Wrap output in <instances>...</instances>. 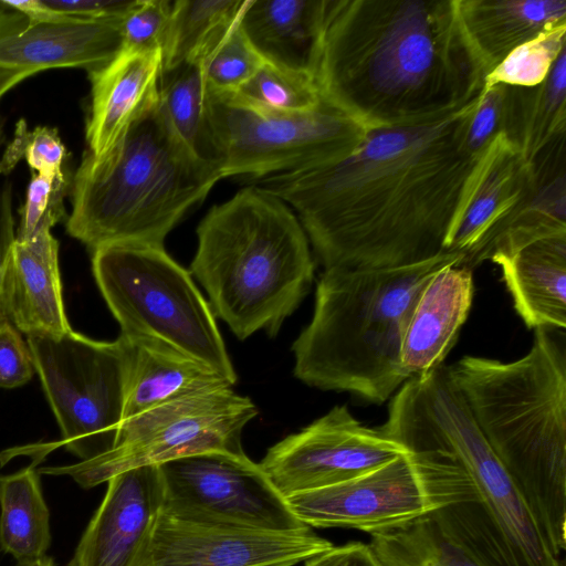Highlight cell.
Masks as SVG:
<instances>
[{"label":"cell","mask_w":566,"mask_h":566,"mask_svg":"<svg viewBox=\"0 0 566 566\" xmlns=\"http://www.w3.org/2000/svg\"><path fill=\"white\" fill-rule=\"evenodd\" d=\"M480 98L419 125L368 130L340 161L255 185L296 212L325 270L434 259L449 252L447 240L481 156L468 144Z\"/></svg>","instance_id":"1"},{"label":"cell","mask_w":566,"mask_h":566,"mask_svg":"<svg viewBox=\"0 0 566 566\" xmlns=\"http://www.w3.org/2000/svg\"><path fill=\"white\" fill-rule=\"evenodd\" d=\"M486 76L457 0H326L315 82L367 132L452 114L481 96Z\"/></svg>","instance_id":"2"},{"label":"cell","mask_w":566,"mask_h":566,"mask_svg":"<svg viewBox=\"0 0 566 566\" xmlns=\"http://www.w3.org/2000/svg\"><path fill=\"white\" fill-rule=\"evenodd\" d=\"M379 428L436 468L453 496L431 515L483 566H565L480 431L449 366L405 381Z\"/></svg>","instance_id":"3"},{"label":"cell","mask_w":566,"mask_h":566,"mask_svg":"<svg viewBox=\"0 0 566 566\" xmlns=\"http://www.w3.org/2000/svg\"><path fill=\"white\" fill-rule=\"evenodd\" d=\"M475 423L552 552L566 548V339L536 328L513 361L464 356L449 366Z\"/></svg>","instance_id":"4"},{"label":"cell","mask_w":566,"mask_h":566,"mask_svg":"<svg viewBox=\"0 0 566 566\" xmlns=\"http://www.w3.org/2000/svg\"><path fill=\"white\" fill-rule=\"evenodd\" d=\"M463 259L448 252L400 268L325 270L312 319L292 345L295 377L369 403L389 400L408 380L401 345L422 289L440 269Z\"/></svg>","instance_id":"5"},{"label":"cell","mask_w":566,"mask_h":566,"mask_svg":"<svg viewBox=\"0 0 566 566\" xmlns=\"http://www.w3.org/2000/svg\"><path fill=\"white\" fill-rule=\"evenodd\" d=\"M221 179L179 138L159 101L103 157L85 151L72 178L66 231L92 250L164 247L185 213Z\"/></svg>","instance_id":"6"},{"label":"cell","mask_w":566,"mask_h":566,"mask_svg":"<svg viewBox=\"0 0 566 566\" xmlns=\"http://www.w3.org/2000/svg\"><path fill=\"white\" fill-rule=\"evenodd\" d=\"M191 273L212 311L241 340L274 336L314 279L308 239L293 210L258 187L213 206L197 228Z\"/></svg>","instance_id":"7"},{"label":"cell","mask_w":566,"mask_h":566,"mask_svg":"<svg viewBox=\"0 0 566 566\" xmlns=\"http://www.w3.org/2000/svg\"><path fill=\"white\" fill-rule=\"evenodd\" d=\"M92 271L120 336L149 350L200 364L235 384L211 306L190 273L164 247L96 248Z\"/></svg>","instance_id":"8"},{"label":"cell","mask_w":566,"mask_h":566,"mask_svg":"<svg viewBox=\"0 0 566 566\" xmlns=\"http://www.w3.org/2000/svg\"><path fill=\"white\" fill-rule=\"evenodd\" d=\"M207 116L221 178L293 172L350 156L367 130L325 103L280 114L256 109L234 94L207 91Z\"/></svg>","instance_id":"9"},{"label":"cell","mask_w":566,"mask_h":566,"mask_svg":"<svg viewBox=\"0 0 566 566\" xmlns=\"http://www.w3.org/2000/svg\"><path fill=\"white\" fill-rule=\"evenodd\" d=\"M27 344L61 444L80 461L111 450L123 420L125 338L97 340L71 329L60 336H28Z\"/></svg>","instance_id":"10"},{"label":"cell","mask_w":566,"mask_h":566,"mask_svg":"<svg viewBox=\"0 0 566 566\" xmlns=\"http://www.w3.org/2000/svg\"><path fill=\"white\" fill-rule=\"evenodd\" d=\"M256 415L253 401L231 387L187 395L124 421L107 452L38 472L69 475L83 489H91L133 468L207 451L243 454V429Z\"/></svg>","instance_id":"11"},{"label":"cell","mask_w":566,"mask_h":566,"mask_svg":"<svg viewBox=\"0 0 566 566\" xmlns=\"http://www.w3.org/2000/svg\"><path fill=\"white\" fill-rule=\"evenodd\" d=\"M161 513L191 523L287 532L307 527L259 463L245 453L207 451L158 465Z\"/></svg>","instance_id":"12"},{"label":"cell","mask_w":566,"mask_h":566,"mask_svg":"<svg viewBox=\"0 0 566 566\" xmlns=\"http://www.w3.org/2000/svg\"><path fill=\"white\" fill-rule=\"evenodd\" d=\"M310 527H344L371 534L426 516L451 502L434 470L407 451L352 480L285 497Z\"/></svg>","instance_id":"13"},{"label":"cell","mask_w":566,"mask_h":566,"mask_svg":"<svg viewBox=\"0 0 566 566\" xmlns=\"http://www.w3.org/2000/svg\"><path fill=\"white\" fill-rule=\"evenodd\" d=\"M405 453L380 428L363 424L343 405L272 446L259 464L287 497L352 480Z\"/></svg>","instance_id":"14"},{"label":"cell","mask_w":566,"mask_h":566,"mask_svg":"<svg viewBox=\"0 0 566 566\" xmlns=\"http://www.w3.org/2000/svg\"><path fill=\"white\" fill-rule=\"evenodd\" d=\"M332 547L310 526L273 532L191 523L160 513L140 566H294Z\"/></svg>","instance_id":"15"},{"label":"cell","mask_w":566,"mask_h":566,"mask_svg":"<svg viewBox=\"0 0 566 566\" xmlns=\"http://www.w3.org/2000/svg\"><path fill=\"white\" fill-rule=\"evenodd\" d=\"M539 187L535 164L500 130L475 164L447 250L463 253L461 265L473 270L532 205Z\"/></svg>","instance_id":"16"},{"label":"cell","mask_w":566,"mask_h":566,"mask_svg":"<svg viewBox=\"0 0 566 566\" xmlns=\"http://www.w3.org/2000/svg\"><path fill=\"white\" fill-rule=\"evenodd\" d=\"M161 507L158 465L113 475L66 566H140Z\"/></svg>","instance_id":"17"},{"label":"cell","mask_w":566,"mask_h":566,"mask_svg":"<svg viewBox=\"0 0 566 566\" xmlns=\"http://www.w3.org/2000/svg\"><path fill=\"white\" fill-rule=\"evenodd\" d=\"M120 22L38 19L0 10V67L34 74L57 67L88 72L123 48Z\"/></svg>","instance_id":"18"},{"label":"cell","mask_w":566,"mask_h":566,"mask_svg":"<svg viewBox=\"0 0 566 566\" xmlns=\"http://www.w3.org/2000/svg\"><path fill=\"white\" fill-rule=\"evenodd\" d=\"M0 322L28 336H60L72 329L64 307L59 242L51 231L12 244L0 268Z\"/></svg>","instance_id":"19"},{"label":"cell","mask_w":566,"mask_h":566,"mask_svg":"<svg viewBox=\"0 0 566 566\" xmlns=\"http://www.w3.org/2000/svg\"><path fill=\"white\" fill-rule=\"evenodd\" d=\"M161 70L160 50L122 48L111 61L88 72L87 153L95 158L106 155L128 127L159 101Z\"/></svg>","instance_id":"20"},{"label":"cell","mask_w":566,"mask_h":566,"mask_svg":"<svg viewBox=\"0 0 566 566\" xmlns=\"http://www.w3.org/2000/svg\"><path fill=\"white\" fill-rule=\"evenodd\" d=\"M473 292L472 270L459 263L440 269L422 289L401 345L408 379L443 365L469 316Z\"/></svg>","instance_id":"21"},{"label":"cell","mask_w":566,"mask_h":566,"mask_svg":"<svg viewBox=\"0 0 566 566\" xmlns=\"http://www.w3.org/2000/svg\"><path fill=\"white\" fill-rule=\"evenodd\" d=\"M528 328L565 331L566 232L534 240L491 260Z\"/></svg>","instance_id":"22"},{"label":"cell","mask_w":566,"mask_h":566,"mask_svg":"<svg viewBox=\"0 0 566 566\" xmlns=\"http://www.w3.org/2000/svg\"><path fill=\"white\" fill-rule=\"evenodd\" d=\"M325 6L326 0H248L239 22L265 62L314 76Z\"/></svg>","instance_id":"23"},{"label":"cell","mask_w":566,"mask_h":566,"mask_svg":"<svg viewBox=\"0 0 566 566\" xmlns=\"http://www.w3.org/2000/svg\"><path fill=\"white\" fill-rule=\"evenodd\" d=\"M457 8L488 75L516 48L566 23V0H457Z\"/></svg>","instance_id":"24"},{"label":"cell","mask_w":566,"mask_h":566,"mask_svg":"<svg viewBox=\"0 0 566 566\" xmlns=\"http://www.w3.org/2000/svg\"><path fill=\"white\" fill-rule=\"evenodd\" d=\"M501 130L532 163L565 140L566 50L541 84L532 87L506 85Z\"/></svg>","instance_id":"25"},{"label":"cell","mask_w":566,"mask_h":566,"mask_svg":"<svg viewBox=\"0 0 566 566\" xmlns=\"http://www.w3.org/2000/svg\"><path fill=\"white\" fill-rule=\"evenodd\" d=\"M125 340L127 371L122 423L170 400L232 386L221 375L200 364Z\"/></svg>","instance_id":"26"},{"label":"cell","mask_w":566,"mask_h":566,"mask_svg":"<svg viewBox=\"0 0 566 566\" xmlns=\"http://www.w3.org/2000/svg\"><path fill=\"white\" fill-rule=\"evenodd\" d=\"M38 462L0 475V549L17 562L40 558L51 545L50 511Z\"/></svg>","instance_id":"27"},{"label":"cell","mask_w":566,"mask_h":566,"mask_svg":"<svg viewBox=\"0 0 566 566\" xmlns=\"http://www.w3.org/2000/svg\"><path fill=\"white\" fill-rule=\"evenodd\" d=\"M159 96L179 138L198 158L219 171L218 154L207 116V87L200 64L186 62L161 71Z\"/></svg>","instance_id":"28"},{"label":"cell","mask_w":566,"mask_h":566,"mask_svg":"<svg viewBox=\"0 0 566 566\" xmlns=\"http://www.w3.org/2000/svg\"><path fill=\"white\" fill-rule=\"evenodd\" d=\"M370 537L369 547L381 566H483L431 513Z\"/></svg>","instance_id":"29"},{"label":"cell","mask_w":566,"mask_h":566,"mask_svg":"<svg viewBox=\"0 0 566 566\" xmlns=\"http://www.w3.org/2000/svg\"><path fill=\"white\" fill-rule=\"evenodd\" d=\"M247 1H174L161 49V71L171 70L186 62H195L214 35L241 15Z\"/></svg>","instance_id":"30"},{"label":"cell","mask_w":566,"mask_h":566,"mask_svg":"<svg viewBox=\"0 0 566 566\" xmlns=\"http://www.w3.org/2000/svg\"><path fill=\"white\" fill-rule=\"evenodd\" d=\"M232 94L256 109L280 114L306 113L322 103L313 75L268 62Z\"/></svg>","instance_id":"31"},{"label":"cell","mask_w":566,"mask_h":566,"mask_svg":"<svg viewBox=\"0 0 566 566\" xmlns=\"http://www.w3.org/2000/svg\"><path fill=\"white\" fill-rule=\"evenodd\" d=\"M239 19L220 30L195 61L209 92L235 93L265 62L247 39Z\"/></svg>","instance_id":"32"},{"label":"cell","mask_w":566,"mask_h":566,"mask_svg":"<svg viewBox=\"0 0 566 566\" xmlns=\"http://www.w3.org/2000/svg\"><path fill=\"white\" fill-rule=\"evenodd\" d=\"M566 50V23L556 24L513 50L488 76L485 86L503 83L532 87L548 75L554 62Z\"/></svg>","instance_id":"33"},{"label":"cell","mask_w":566,"mask_h":566,"mask_svg":"<svg viewBox=\"0 0 566 566\" xmlns=\"http://www.w3.org/2000/svg\"><path fill=\"white\" fill-rule=\"evenodd\" d=\"M67 150L56 128L38 126L29 130L21 119L15 124L14 137L0 157V175H8L22 158L39 175L65 174Z\"/></svg>","instance_id":"34"},{"label":"cell","mask_w":566,"mask_h":566,"mask_svg":"<svg viewBox=\"0 0 566 566\" xmlns=\"http://www.w3.org/2000/svg\"><path fill=\"white\" fill-rule=\"evenodd\" d=\"M71 184L67 172L57 176L32 172L20 210L17 241L27 242L41 232L51 231L65 217L64 199Z\"/></svg>","instance_id":"35"},{"label":"cell","mask_w":566,"mask_h":566,"mask_svg":"<svg viewBox=\"0 0 566 566\" xmlns=\"http://www.w3.org/2000/svg\"><path fill=\"white\" fill-rule=\"evenodd\" d=\"M171 8L172 2L168 0H137L119 24L123 48L161 51L169 27Z\"/></svg>","instance_id":"36"},{"label":"cell","mask_w":566,"mask_h":566,"mask_svg":"<svg viewBox=\"0 0 566 566\" xmlns=\"http://www.w3.org/2000/svg\"><path fill=\"white\" fill-rule=\"evenodd\" d=\"M34 365L27 342L10 323L0 322V388H17L32 378Z\"/></svg>","instance_id":"37"},{"label":"cell","mask_w":566,"mask_h":566,"mask_svg":"<svg viewBox=\"0 0 566 566\" xmlns=\"http://www.w3.org/2000/svg\"><path fill=\"white\" fill-rule=\"evenodd\" d=\"M506 84L485 86L468 129V144L474 154H482L501 130Z\"/></svg>","instance_id":"38"},{"label":"cell","mask_w":566,"mask_h":566,"mask_svg":"<svg viewBox=\"0 0 566 566\" xmlns=\"http://www.w3.org/2000/svg\"><path fill=\"white\" fill-rule=\"evenodd\" d=\"M305 566H381L369 545L352 542L306 560Z\"/></svg>","instance_id":"39"},{"label":"cell","mask_w":566,"mask_h":566,"mask_svg":"<svg viewBox=\"0 0 566 566\" xmlns=\"http://www.w3.org/2000/svg\"><path fill=\"white\" fill-rule=\"evenodd\" d=\"M4 142V120L0 117V157ZM14 241L15 231L12 213V192L11 186L6 184L0 187V268L2 266Z\"/></svg>","instance_id":"40"},{"label":"cell","mask_w":566,"mask_h":566,"mask_svg":"<svg viewBox=\"0 0 566 566\" xmlns=\"http://www.w3.org/2000/svg\"><path fill=\"white\" fill-rule=\"evenodd\" d=\"M32 75L34 73L30 71L0 67V98L15 85Z\"/></svg>","instance_id":"41"},{"label":"cell","mask_w":566,"mask_h":566,"mask_svg":"<svg viewBox=\"0 0 566 566\" xmlns=\"http://www.w3.org/2000/svg\"><path fill=\"white\" fill-rule=\"evenodd\" d=\"M15 566H55V564L51 556L44 555L32 560L17 562Z\"/></svg>","instance_id":"42"}]
</instances>
